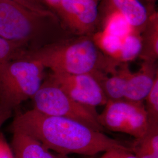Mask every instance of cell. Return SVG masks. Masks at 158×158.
<instances>
[{
  "instance_id": "obj_1",
  "label": "cell",
  "mask_w": 158,
  "mask_h": 158,
  "mask_svg": "<svg viewBox=\"0 0 158 158\" xmlns=\"http://www.w3.org/2000/svg\"><path fill=\"white\" fill-rule=\"evenodd\" d=\"M13 128L36 139L58 154L94 156L111 149H130L124 143L79 122L40 113L33 108L15 119Z\"/></svg>"
},
{
  "instance_id": "obj_2",
  "label": "cell",
  "mask_w": 158,
  "mask_h": 158,
  "mask_svg": "<svg viewBox=\"0 0 158 158\" xmlns=\"http://www.w3.org/2000/svg\"><path fill=\"white\" fill-rule=\"evenodd\" d=\"M21 57L40 63L52 73L110 74L119 63L98 48L93 36L68 38L25 52Z\"/></svg>"
},
{
  "instance_id": "obj_3",
  "label": "cell",
  "mask_w": 158,
  "mask_h": 158,
  "mask_svg": "<svg viewBox=\"0 0 158 158\" xmlns=\"http://www.w3.org/2000/svg\"><path fill=\"white\" fill-rule=\"evenodd\" d=\"M53 31L68 32L57 18L38 14L10 0H0V38L23 47Z\"/></svg>"
},
{
  "instance_id": "obj_4",
  "label": "cell",
  "mask_w": 158,
  "mask_h": 158,
  "mask_svg": "<svg viewBox=\"0 0 158 158\" xmlns=\"http://www.w3.org/2000/svg\"><path fill=\"white\" fill-rule=\"evenodd\" d=\"M44 69L40 63L23 57L7 63L0 76L2 103L11 108L32 98L43 83Z\"/></svg>"
},
{
  "instance_id": "obj_5",
  "label": "cell",
  "mask_w": 158,
  "mask_h": 158,
  "mask_svg": "<svg viewBox=\"0 0 158 158\" xmlns=\"http://www.w3.org/2000/svg\"><path fill=\"white\" fill-rule=\"evenodd\" d=\"M34 109L40 113L79 122L92 130L102 132L96 108L76 102L51 80L47 79L32 98Z\"/></svg>"
},
{
  "instance_id": "obj_6",
  "label": "cell",
  "mask_w": 158,
  "mask_h": 158,
  "mask_svg": "<svg viewBox=\"0 0 158 158\" xmlns=\"http://www.w3.org/2000/svg\"><path fill=\"white\" fill-rule=\"evenodd\" d=\"M53 11L63 28L77 36H93L99 21L96 0H61Z\"/></svg>"
},
{
  "instance_id": "obj_7",
  "label": "cell",
  "mask_w": 158,
  "mask_h": 158,
  "mask_svg": "<svg viewBox=\"0 0 158 158\" xmlns=\"http://www.w3.org/2000/svg\"><path fill=\"white\" fill-rule=\"evenodd\" d=\"M48 79L70 98L85 106L96 108L107 102L101 86L91 74L52 73Z\"/></svg>"
},
{
  "instance_id": "obj_8",
  "label": "cell",
  "mask_w": 158,
  "mask_h": 158,
  "mask_svg": "<svg viewBox=\"0 0 158 158\" xmlns=\"http://www.w3.org/2000/svg\"><path fill=\"white\" fill-rule=\"evenodd\" d=\"M158 77L156 62H143L136 72L131 74L124 98L134 102H143Z\"/></svg>"
},
{
  "instance_id": "obj_9",
  "label": "cell",
  "mask_w": 158,
  "mask_h": 158,
  "mask_svg": "<svg viewBox=\"0 0 158 158\" xmlns=\"http://www.w3.org/2000/svg\"><path fill=\"white\" fill-rule=\"evenodd\" d=\"M135 103L124 98L108 100L103 111L98 115V123L104 129L123 133Z\"/></svg>"
},
{
  "instance_id": "obj_10",
  "label": "cell",
  "mask_w": 158,
  "mask_h": 158,
  "mask_svg": "<svg viewBox=\"0 0 158 158\" xmlns=\"http://www.w3.org/2000/svg\"><path fill=\"white\" fill-rule=\"evenodd\" d=\"M115 14L130 26L133 32L141 34L147 24L151 7L148 9L141 0H106Z\"/></svg>"
},
{
  "instance_id": "obj_11",
  "label": "cell",
  "mask_w": 158,
  "mask_h": 158,
  "mask_svg": "<svg viewBox=\"0 0 158 158\" xmlns=\"http://www.w3.org/2000/svg\"><path fill=\"white\" fill-rule=\"evenodd\" d=\"M131 73L128 64L121 63L112 73H99L93 76L98 82L108 100H118L124 97Z\"/></svg>"
},
{
  "instance_id": "obj_12",
  "label": "cell",
  "mask_w": 158,
  "mask_h": 158,
  "mask_svg": "<svg viewBox=\"0 0 158 158\" xmlns=\"http://www.w3.org/2000/svg\"><path fill=\"white\" fill-rule=\"evenodd\" d=\"M12 151L15 158H55L43 145L21 130L13 128Z\"/></svg>"
},
{
  "instance_id": "obj_13",
  "label": "cell",
  "mask_w": 158,
  "mask_h": 158,
  "mask_svg": "<svg viewBox=\"0 0 158 158\" xmlns=\"http://www.w3.org/2000/svg\"><path fill=\"white\" fill-rule=\"evenodd\" d=\"M141 48L139 57L143 62H157L158 59V14L151 11L147 24L140 34Z\"/></svg>"
},
{
  "instance_id": "obj_14",
  "label": "cell",
  "mask_w": 158,
  "mask_h": 158,
  "mask_svg": "<svg viewBox=\"0 0 158 158\" xmlns=\"http://www.w3.org/2000/svg\"><path fill=\"white\" fill-rule=\"evenodd\" d=\"M130 149L137 158H158V125H148L145 135L135 139Z\"/></svg>"
},
{
  "instance_id": "obj_15",
  "label": "cell",
  "mask_w": 158,
  "mask_h": 158,
  "mask_svg": "<svg viewBox=\"0 0 158 158\" xmlns=\"http://www.w3.org/2000/svg\"><path fill=\"white\" fill-rule=\"evenodd\" d=\"M148 121L143 102H136L126 123L123 133L139 139L147 133Z\"/></svg>"
},
{
  "instance_id": "obj_16",
  "label": "cell",
  "mask_w": 158,
  "mask_h": 158,
  "mask_svg": "<svg viewBox=\"0 0 158 158\" xmlns=\"http://www.w3.org/2000/svg\"><path fill=\"white\" fill-rule=\"evenodd\" d=\"M141 48L140 34L131 31L122 40L117 61L127 63L135 60L139 56Z\"/></svg>"
},
{
  "instance_id": "obj_17",
  "label": "cell",
  "mask_w": 158,
  "mask_h": 158,
  "mask_svg": "<svg viewBox=\"0 0 158 158\" xmlns=\"http://www.w3.org/2000/svg\"><path fill=\"white\" fill-rule=\"evenodd\" d=\"M21 46L0 38V76L7 63L23 55Z\"/></svg>"
},
{
  "instance_id": "obj_18",
  "label": "cell",
  "mask_w": 158,
  "mask_h": 158,
  "mask_svg": "<svg viewBox=\"0 0 158 158\" xmlns=\"http://www.w3.org/2000/svg\"><path fill=\"white\" fill-rule=\"evenodd\" d=\"M144 100L148 125H158V77Z\"/></svg>"
},
{
  "instance_id": "obj_19",
  "label": "cell",
  "mask_w": 158,
  "mask_h": 158,
  "mask_svg": "<svg viewBox=\"0 0 158 158\" xmlns=\"http://www.w3.org/2000/svg\"><path fill=\"white\" fill-rule=\"evenodd\" d=\"M32 11L47 17L57 18L55 13L47 5L45 0H10Z\"/></svg>"
},
{
  "instance_id": "obj_20",
  "label": "cell",
  "mask_w": 158,
  "mask_h": 158,
  "mask_svg": "<svg viewBox=\"0 0 158 158\" xmlns=\"http://www.w3.org/2000/svg\"><path fill=\"white\" fill-rule=\"evenodd\" d=\"M100 158H137L131 149H111L105 152Z\"/></svg>"
},
{
  "instance_id": "obj_21",
  "label": "cell",
  "mask_w": 158,
  "mask_h": 158,
  "mask_svg": "<svg viewBox=\"0 0 158 158\" xmlns=\"http://www.w3.org/2000/svg\"><path fill=\"white\" fill-rule=\"evenodd\" d=\"M0 158H15L12 149L2 133H0Z\"/></svg>"
},
{
  "instance_id": "obj_22",
  "label": "cell",
  "mask_w": 158,
  "mask_h": 158,
  "mask_svg": "<svg viewBox=\"0 0 158 158\" xmlns=\"http://www.w3.org/2000/svg\"><path fill=\"white\" fill-rule=\"evenodd\" d=\"M11 115V108L4 104H0V127Z\"/></svg>"
},
{
  "instance_id": "obj_23",
  "label": "cell",
  "mask_w": 158,
  "mask_h": 158,
  "mask_svg": "<svg viewBox=\"0 0 158 158\" xmlns=\"http://www.w3.org/2000/svg\"><path fill=\"white\" fill-rule=\"evenodd\" d=\"M61 0H45L47 5L51 8L52 11H53V9L59 4V2Z\"/></svg>"
},
{
  "instance_id": "obj_24",
  "label": "cell",
  "mask_w": 158,
  "mask_h": 158,
  "mask_svg": "<svg viewBox=\"0 0 158 158\" xmlns=\"http://www.w3.org/2000/svg\"><path fill=\"white\" fill-rule=\"evenodd\" d=\"M53 156H54V158H70L68 155H66L58 154V153L53 154Z\"/></svg>"
},
{
  "instance_id": "obj_25",
  "label": "cell",
  "mask_w": 158,
  "mask_h": 158,
  "mask_svg": "<svg viewBox=\"0 0 158 158\" xmlns=\"http://www.w3.org/2000/svg\"><path fill=\"white\" fill-rule=\"evenodd\" d=\"M143 1H146L150 6H152V5H153V4H155V2H156V0H143Z\"/></svg>"
},
{
  "instance_id": "obj_26",
  "label": "cell",
  "mask_w": 158,
  "mask_h": 158,
  "mask_svg": "<svg viewBox=\"0 0 158 158\" xmlns=\"http://www.w3.org/2000/svg\"><path fill=\"white\" fill-rule=\"evenodd\" d=\"M96 1H98V0H96Z\"/></svg>"
}]
</instances>
